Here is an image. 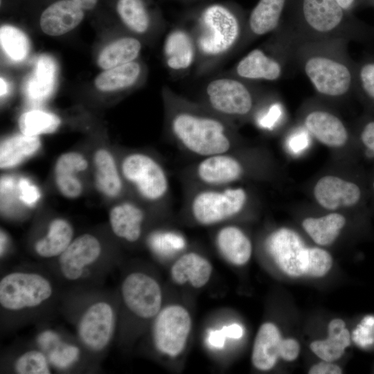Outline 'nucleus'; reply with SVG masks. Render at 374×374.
Here are the masks:
<instances>
[{"label":"nucleus","instance_id":"f257e3e1","mask_svg":"<svg viewBox=\"0 0 374 374\" xmlns=\"http://www.w3.org/2000/svg\"><path fill=\"white\" fill-rule=\"evenodd\" d=\"M163 98L169 136L180 148L200 159L231 151L234 125L170 87L164 88Z\"/></svg>","mask_w":374,"mask_h":374},{"label":"nucleus","instance_id":"f03ea898","mask_svg":"<svg viewBox=\"0 0 374 374\" xmlns=\"http://www.w3.org/2000/svg\"><path fill=\"white\" fill-rule=\"evenodd\" d=\"M290 18L273 34L283 44L321 41L364 42L374 30L344 10L335 0H295Z\"/></svg>","mask_w":374,"mask_h":374},{"label":"nucleus","instance_id":"7ed1b4c3","mask_svg":"<svg viewBox=\"0 0 374 374\" xmlns=\"http://www.w3.org/2000/svg\"><path fill=\"white\" fill-rule=\"evenodd\" d=\"M344 40L310 41L283 44L291 59L316 92L328 98H343L355 91L356 62Z\"/></svg>","mask_w":374,"mask_h":374},{"label":"nucleus","instance_id":"20e7f679","mask_svg":"<svg viewBox=\"0 0 374 374\" xmlns=\"http://www.w3.org/2000/svg\"><path fill=\"white\" fill-rule=\"evenodd\" d=\"M246 21L222 4H211L202 10L189 28L197 48L195 67L197 76L211 73L242 49Z\"/></svg>","mask_w":374,"mask_h":374},{"label":"nucleus","instance_id":"39448f33","mask_svg":"<svg viewBox=\"0 0 374 374\" xmlns=\"http://www.w3.org/2000/svg\"><path fill=\"white\" fill-rule=\"evenodd\" d=\"M264 99L265 93L258 82L227 73L206 82L198 102L235 125L236 121L255 115Z\"/></svg>","mask_w":374,"mask_h":374},{"label":"nucleus","instance_id":"423d86ee","mask_svg":"<svg viewBox=\"0 0 374 374\" xmlns=\"http://www.w3.org/2000/svg\"><path fill=\"white\" fill-rule=\"evenodd\" d=\"M247 193L242 187L199 186L188 199L193 219L204 226L216 224L238 215L247 202Z\"/></svg>","mask_w":374,"mask_h":374},{"label":"nucleus","instance_id":"0eeeda50","mask_svg":"<svg viewBox=\"0 0 374 374\" xmlns=\"http://www.w3.org/2000/svg\"><path fill=\"white\" fill-rule=\"evenodd\" d=\"M53 292V284L41 274L12 271L1 278L0 305L10 312L34 310L46 304Z\"/></svg>","mask_w":374,"mask_h":374},{"label":"nucleus","instance_id":"6e6552de","mask_svg":"<svg viewBox=\"0 0 374 374\" xmlns=\"http://www.w3.org/2000/svg\"><path fill=\"white\" fill-rule=\"evenodd\" d=\"M121 174L144 200L157 203L170 194V181L163 166L149 154L135 152L124 157Z\"/></svg>","mask_w":374,"mask_h":374},{"label":"nucleus","instance_id":"1a4fd4ad","mask_svg":"<svg viewBox=\"0 0 374 374\" xmlns=\"http://www.w3.org/2000/svg\"><path fill=\"white\" fill-rule=\"evenodd\" d=\"M287 64L292 62L286 49L271 35L262 46L243 56L228 73L250 82H274L285 75Z\"/></svg>","mask_w":374,"mask_h":374},{"label":"nucleus","instance_id":"9d476101","mask_svg":"<svg viewBox=\"0 0 374 374\" xmlns=\"http://www.w3.org/2000/svg\"><path fill=\"white\" fill-rule=\"evenodd\" d=\"M116 323L114 306L107 300H96L83 310L78 319V337L87 350L93 353H100L110 344Z\"/></svg>","mask_w":374,"mask_h":374},{"label":"nucleus","instance_id":"9b49d317","mask_svg":"<svg viewBox=\"0 0 374 374\" xmlns=\"http://www.w3.org/2000/svg\"><path fill=\"white\" fill-rule=\"evenodd\" d=\"M191 324L189 312L181 305H168L160 310L152 328L157 349L170 357L179 355L185 348Z\"/></svg>","mask_w":374,"mask_h":374},{"label":"nucleus","instance_id":"f8f14e48","mask_svg":"<svg viewBox=\"0 0 374 374\" xmlns=\"http://www.w3.org/2000/svg\"><path fill=\"white\" fill-rule=\"evenodd\" d=\"M121 296L126 308L141 319L155 317L161 310L160 285L145 273L135 271L128 274L122 282Z\"/></svg>","mask_w":374,"mask_h":374},{"label":"nucleus","instance_id":"ddd939ff","mask_svg":"<svg viewBox=\"0 0 374 374\" xmlns=\"http://www.w3.org/2000/svg\"><path fill=\"white\" fill-rule=\"evenodd\" d=\"M265 249L277 266L292 277L305 275L308 248L294 231L281 228L271 233L265 242Z\"/></svg>","mask_w":374,"mask_h":374},{"label":"nucleus","instance_id":"4468645a","mask_svg":"<svg viewBox=\"0 0 374 374\" xmlns=\"http://www.w3.org/2000/svg\"><path fill=\"white\" fill-rule=\"evenodd\" d=\"M102 252V244L95 235L84 233L78 236L58 257L61 275L70 282L81 280L97 263Z\"/></svg>","mask_w":374,"mask_h":374},{"label":"nucleus","instance_id":"2eb2a0df","mask_svg":"<svg viewBox=\"0 0 374 374\" xmlns=\"http://www.w3.org/2000/svg\"><path fill=\"white\" fill-rule=\"evenodd\" d=\"M165 64L170 73L181 75L188 72L197 62V48L188 27L176 26L167 34L163 46Z\"/></svg>","mask_w":374,"mask_h":374},{"label":"nucleus","instance_id":"dca6fc26","mask_svg":"<svg viewBox=\"0 0 374 374\" xmlns=\"http://www.w3.org/2000/svg\"><path fill=\"white\" fill-rule=\"evenodd\" d=\"M287 0H259L247 21L242 49L256 39L274 33L282 22Z\"/></svg>","mask_w":374,"mask_h":374},{"label":"nucleus","instance_id":"f3484780","mask_svg":"<svg viewBox=\"0 0 374 374\" xmlns=\"http://www.w3.org/2000/svg\"><path fill=\"white\" fill-rule=\"evenodd\" d=\"M303 125L318 141L330 147L343 146L348 139V132L342 121L326 109L310 111L304 116Z\"/></svg>","mask_w":374,"mask_h":374},{"label":"nucleus","instance_id":"a211bd4d","mask_svg":"<svg viewBox=\"0 0 374 374\" xmlns=\"http://www.w3.org/2000/svg\"><path fill=\"white\" fill-rule=\"evenodd\" d=\"M314 193L317 202L329 210L352 206L361 196L357 185L335 176L321 178L315 185Z\"/></svg>","mask_w":374,"mask_h":374},{"label":"nucleus","instance_id":"6ab92c4d","mask_svg":"<svg viewBox=\"0 0 374 374\" xmlns=\"http://www.w3.org/2000/svg\"><path fill=\"white\" fill-rule=\"evenodd\" d=\"M83 17L84 10L73 0H59L42 12L40 27L46 34L58 36L75 28Z\"/></svg>","mask_w":374,"mask_h":374},{"label":"nucleus","instance_id":"aec40b11","mask_svg":"<svg viewBox=\"0 0 374 374\" xmlns=\"http://www.w3.org/2000/svg\"><path fill=\"white\" fill-rule=\"evenodd\" d=\"M87 167L88 162L80 153L69 152L59 157L55 166V180L62 195L72 199L81 195L82 184L77 175Z\"/></svg>","mask_w":374,"mask_h":374},{"label":"nucleus","instance_id":"412c9836","mask_svg":"<svg viewBox=\"0 0 374 374\" xmlns=\"http://www.w3.org/2000/svg\"><path fill=\"white\" fill-rule=\"evenodd\" d=\"M283 339L278 328L272 323H265L256 335L251 355L252 364L257 369L272 368L280 357Z\"/></svg>","mask_w":374,"mask_h":374},{"label":"nucleus","instance_id":"4be33fe9","mask_svg":"<svg viewBox=\"0 0 374 374\" xmlns=\"http://www.w3.org/2000/svg\"><path fill=\"white\" fill-rule=\"evenodd\" d=\"M144 219L143 211L132 202L115 205L109 214L110 226L114 235L129 242H135L140 238Z\"/></svg>","mask_w":374,"mask_h":374},{"label":"nucleus","instance_id":"5701e85b","mask_svg":"<svg viewBox=\"0 0 374 374\" xmlns=\"http://www.w3.org/2000/svg\"><path fill=\"white\" fill-rule=\"evenodd\" d=\"M213 267L204 257L195 252L182 255L171 268V276L178 285L189 283L195 288L204 286L210 279Z\"/></svg>","mask_w":374,"mask_h":374},{"label":"nucleus","instance_id":"b1692460","mask_svg":"<svg viewBox=\"0 0 374 374\" xmlns=\"http://www.w3.org/2000/svg\"><path fill=\"white\" fill-rule=\"evenodd\" d=\"M216 246L223 257L235 265H243L251 258L252 245L249 238L238 227L225 226L215 238Z\"/></svg>","mask_w":374,"mask_h":374},{"label":"nucleus","instance_id":"393cba45","mask_svg":"<svg viewBox=\"0 0 374 374\" xmlns=\"http://www.w3.org/2000/svg\"><path fill=\"white\" fill-rule=\"evenodd\" d=\"M73 229L66 220L57 218L49 224L46 234L37 240L34 248L44 258L59 257L72 242Z\"/></svg>","mask_w":374,"mask_h":374},{"label":"nucleus","instance_id":"a878e982","mask_svg":"<svg viewBox=\"0 0 374 374\" xmlns=\"http://www.w3.org/2000/svg\"><path fill=\"white\" fill-rule=\"evenodd\" d=\"M95 183L98 190L109 197L118 196L123 182L112 154L105 149H99L93 157Z\"/></svg>","mask_w":374,"mask_h":374},{"label":"nucleus","instance_id":"bb28decb","mask_svg":"<svg viewBox=\"0 0 374 374\" xmlns=\"http://www.w3.org/2000/svg\"><path fill=\"white\" fill-rule=\"evenodd\" d=\"M328 331V338L312 342L310 348L321 359L333 362L339 359L350 345V333L344 321L339 319L330 322Z\"/></svg>","mask_w":374,"mask_h":374},{"label":"nucleus","instance_id":"cd10ccee","mask_svg":"<svg viewBox=\"0 0 374 374\" xmlns=\"http://www.w3.org/2000/svg\"><path fill=\"white\" fill-rule=\"evenodd\" d=\"M38 136L17 134L4 139L0 146V167H15L34 154L40 148Z\"/></svg>","mask_w":374,"mask_h":374},{"label":"nucleus","instance_id":"c85d7f7f","mask_svg":"<svg viewBox=\"0 0 374 374\" xmlns=\"http://www.w3.org/2000/svg\"><path fill=\"white\" fill-rule=\"evenodd\" d=\"M141 64L134 60L100 73L95 80L96 88L103 91L124 90L134 86L142 75Z\"/></svg>","mask_w":374,"mask_h":374},{"label":"nucleus","instance_id":"c756f323","mask_svg":"<svg viewBox=\"0 0 374 374\" xmlns=\"http://www.w3.org/2000/svg\"><path fill=\"white\" fill-rule=\"evenodd\" d=\"M141 47L136 37H122L103 48L98 57V65L106 70L134 61Z\"/></svg>","mask_w":374,"mask_h":374},{"label":"nucleus","instance_id":"7c9ffc66","mask_svg":"<svg viewBox=\"0 0 374 374\" xmlns=\"http://www.w3.org/2000/svg\"><path fill=\"white\" fill-rule=\"evenodd\" d=\"M56 74L57 65L54 60L48 55L40 56L27 86L29 98L34 101H41L48 97L53 90Z\"/></svg>","mask_w":374,"mask_h":374},{"label":"nucleus","instance_id":"2f4dec72","mask_svg":"<svg viewBox=\"0 0 374 374\" xmlns=\"http://www.w3.org/2000/svg\"><path fill=\"white\" fill-rule=\"evenodd\" d=\"M345 224V217L339 213L316 218L308 217L302 223L303 229L314 242L323 246L332 243Z\"/></svg>","mask_w":374,"mask_h":374},{"label":"nucleus","instance_id":"473e14b6","mask_svg":"<svg viewBox=\"0 0 374 374\" xmlns=\"http://www.w3.org/2000/svg\"><path fill=\"white\" fill-rule=\"evenodd\" d=\"M117 13L132 32L137 35L146 34L151 26V19L143 0H118Z\"/></svg>","mask_w":374,"mask_h":374},{"label":"nucleus","instance_id":"72a5a7b5","mask_svg":"<svg viewBox=\"0 0 374 374\" xmlns=\"http://www.w3.org/2000/svg\"><path fill=\"white\" fill-rule=\"evenodd\" d=\"M60 124V118L54 114L34 109L21 115L19 127L22 134L38 136L55 132Z\"/></svg>","mask_w":374,"mask_h":374},{"label":"nucleus","instance_id":"f704fd0d","mask_svg":"<svg viewBox=\"0 0 374 374\" xmlns=\"http://www.w3.org/2000/svg\"><path fill=\"white\" fill-rule=\"evenodd\" d=\"M1 45L8 56L14 61L24 59L29 51V42L19 29L9 25L0 29Z\"/></svg>","mask_w":374,"mask_h":374},{"label":"nucleus","instance_id":"c9c22d12","mask_svg":"<svg viewBox=\"0 0 374 374\" xmlns=\"http://www.w3.org/2000/svg\"><path fill=\"white\" fill-rule=\"evenodd\" d=\"M13 370L18 374H50L47 356L41 350L31 349L19 355L14 361Z\"/></svg>","mask_w":374,"mask_h":374},{"label":"nucleus","instance_id":"e433bc0d","mask_svg":"<svg viewBox=\"0 0 374 374\" xmlns=\"http://www.w3.org/2000/svg\"><path fill=\"white\" fill-rule=\"evenodd\" d=\"M355 91L374 104V59L356 62Z\"/></svg>","mask_w":374,"mask_h":374},{"label":"nucleus","instance_id":"4c0bfd02","mask_svg":"<svg viewBox=\"0 0 374 374\" xmlns=\"http://www.w3.org/2000/svg\"><path fill=\"white\" fill-rule=\"evenodd\" d=\"M332 265V258L330 253L320 248H308V260L306 276L321 277L325 276Z\"/></svg>","mask_w":374,"mask_h":374},{"label":"nucleus","instance_id":"58836bf2","mask_svg":"<svg viewBox=\"0 0 374 374\" xmlns=\"http://www.w3.org/2000/svg\"><path fill=\"white\" fill-rule=\"evenodd\" d=\"M152 249L162 254H170L185 247L184 239L174 232H159L152 234L150 239Z\"/></svg>","mask_w":374,"mask_h":374},{"label":"nucleus","instance_id":"ea45409f","mask_svg":"<svg viewBox=\"0 0 374 374\" xmlns=\"http://www.w3.org/2000/svg\"><path fill=\"white\" fill-rule=\"evenodd\" d=\"M281 115L282 107L280 103H274L266 106L262 103L255 114V117L259 127L271 130L279 121Z\"/></svg>","mask_w":374,"mask_h":374},{"label":"nucleus","instance_id":"a19ab883","mask_svg":"<svg viewBox=\"0 0 374 374\" xmlns=\"http://www.w3.org/2000/svg\"><path fill=\"white\" fill-rule=\"evenodd\" d=\"M17 192L20 201L28 206H34L41 197L38 188L25 177L17 181Z\"/></svg>","mask_w":374,"mask_h":374},{"label":"nucleus","instance_id":"79ce46f5","mask_svg":"<svg viewBox=\"0 0 374 374\" xmlns=\"http://www.w3.org/2000/svg\"><path fill=\"white\" fill-rule=\"evenodd\" d=\"M300 346L294 339H283L280 348V357L288 362L296 359L299 354Z\"/></svg>","mask_w":374,"mask_h":374},{"label":"nucleus","instance_id":"37998d69","mask_svg":"<svg viewBox=\"0 0 374 374\" xmlns=\"http://www.w3.org/2000/svg\"><path fill=\"white\" fill-rule=\"evenodd\" d=\"M309 143V139L305 131H298L290 138L288 145L294 152H299L305 149Z\"/></svg>","mask_w":374,"mask_h":374},{"label":"nucleus","instance_id":"c03bdc74","mask_svg":"<svg viewBox=\"0 0 374 374\" xmlns=\"http://www.w3.org/2000/svg\"><path fill=\"white\" fill-rule=\"evenodd\" d=\"M360 138L366 147L374 151V120H370L364 124Z\"/></svg>","mask_w":374,"mask_h":374},{"label":"nucleus","instance_id":"a18cd8bd","mask_svg":"<svg viewBox=\"0 0 374 374\" xmlns=\"http://www.w3.org/2000/svg\"><path fill=\"white\" fill-rule=\"evenodd\" d=\"M341 368L332 362H322L314 365L309 371L310 374H340Z\"/></svg>","mask_w":374,"mask_h":374},{"label":"nucleus","instance_id":"49530a36","mask_svg":"<svg viewBox=\"0 0 374 374\" xmlns=\"http://www.w3.org/2000/svg\"><path fill=\"white\" fill-rule=\"evenodd\" d=\"M226 338L222 329L211 330L208 335V342L213 347L221 348L224 346Z\"/></svg>","mask_w":374,"mask_h":374},{"label":"nucleus","instance_id":"de8ad7c7","mask_svg":"<svg viewBox=\"0 0 374 374\" xmlns=\"http://www.w3.org/2000/svg\"><path fill=\"white\" fill-rule=\"evenodd\" d=\"M222 329L226 337L232 339H240L243 336L244 334L242 327L238 323H233L231 325L224 326Z\"/></svg>","mask_w":374,"mask_h":374},{"label":"nucleus","instance_id":"09e8293b","mask_svg":"<svg viewBox=\"0 0 374 374\" xmlns=\"http://www.w3.org/2000/svg\"><path fill=\"white\" fill-rule=\"evenodd\" d=\"M345 10L349 12L359 3V0H335Z\"/></svg>","mask_w":374,"mask_h":374},{"label":"nucleus","instance_id":"8fccbe9b","mask_svg":"<svg viewBox=\"0 0 374 374\" xmlns=\"http://www.w3.org/2000/svg\"><path fill=\"white\" fill-rule=\"evenodd\" d=\"M83 10H91L96 5L98 0H73Z\"/></svg>","mask_w":374,"mask_h":374},{"label":"nucleus","instance_id":"3c124183","mask_svg":"<svg viewBox=\"0 0 374 374\" xmlns=\"http://www.w3.org/2000/svg\"><path fill=\"white\" fill-rule=\"evenodd\" d=\"M1 97L5 96L8 91V84L6 80L1 77L0 79Z\"/></svg>","mask_w":374,"mask_h":374},{"label":"nucleus","instance_id":"603ef678","mask_svg":"<svg viewBox=\"0 0 374 374\" xmlns=\"http://www.w3.org/2000/svg\"><path fill=\"white\" fill-rule=\"evenodd\" d=\"M7 244V238L5 233L1 231V255L2 256Z\"/></svg>","mask_w":374,"mask_h":374},{"label":"nucleus","instance_id":"864d4df0","mask_svg":"<svg viewBox=\"0 0 374 374\" xmlns=\"http://www.w3.org/2000/svg\"><path fill=\"white\" fill-rule=\"evenodd\" d=\"M368 1L369 3H374V0H368Z\"/></svg>","mask_w":374,"mask_h":374},{"label":"nucleus","instance_id":"5fc2aeb1","mask_svg":"<svg viewBox=\"0 0 374 374\" xmlns=\"http://www.w3.org/2000/svg\"><path fill=\"white\" fill-rule=\"evenodd\" d=\"M373 188H374V182H373Z\"/></svg>","mask_w":374,"mask_h":374}]
</instances>
